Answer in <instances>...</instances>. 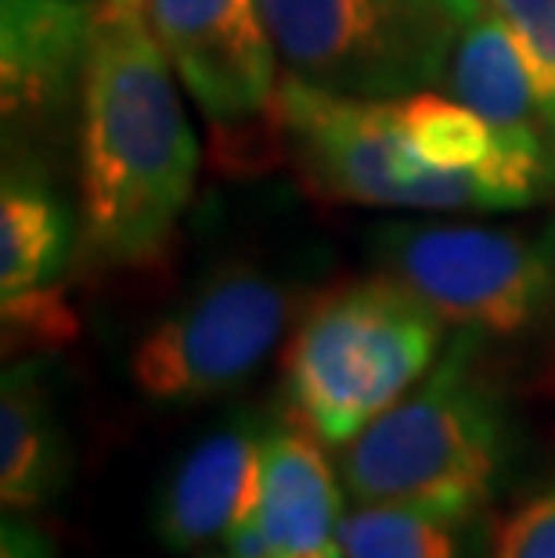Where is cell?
Listing matches in <instances>:
<instances>
[{"instance_id": "obj_16", "label": "cell", "mask_w": 555, "mask_h": 558, "mask_svg": "<svg viewBox=\"0 0 555 558\" xmlns=\"http://www.w3.org/2000/svg\"><path fill=\"white\" fill-rule=\"evenodd\" d=\"M4 350H55L73 342L76 336V311L69 306L62 284L47 289L4 295Z\"/></svg>"}, {"instance_id": "obj_18", "label": "cell", "mask_w": 555, "mask_h": 558, "mask_svg": "<svg viewBox=\"0 0 555 558\" xmlns=\"http://www.w3.org/2000/svg\"><path fill=\"white\" fill-rule=\"evenodd\" d=\"M491 558H555V472L498 526Z\"/></svg>"}, {"instance_id": "obj_20", "label": "cell", "mask_w": 555, "mask_h": 558, "mask_svg": "<svg viewBox=\"0 0 555 558\" xmlns=\"http://www.w3.org/2000/svg\"><path fill=\"white\" fill-rule=\"evenodd\" d=\"M105 4H126V8H141L145 0H105Z\"/></svg>"}, {"instance_id": "obj_4", "label": "cell", "mask_w": 555, "mask_h": 558, "mask_svg": "<svg viewBox=\"0 0 555 558\" xmlns=\"http://www.w3.org/2000/svg\"><path fill=\"white\" fill-rule=\"evenodd\" d=\"M281 159L317 198L408 213H519L523 202L480 170H436L411 148L397 98H350L281 73Z\"/></svg>"}, {"instance_id": "obj_21", "label": "cell", "mask_w": 555, "mask_h": 558, "mask_svg": "<svg viewBox=\"0 0 555 558\" xmlns=\"http://www.w3.org/2000/svg\"><path fill=\"white\" fill-rule=\"evenodd\" d=\"M228 558H234V555H228Z\"/></svg>"}, {"instance_id": "obj_7", "label": "cell", "mask_w": 555, "mask_h": 558, "mask_svg": "<svg viewBox=\"0 0 555 558\" xmlns=\"http://www.w3.org/2000/svg\"><path fill=\"white\" fill-rule=\"evenodd\" d=\"M278 62L350 98L441 87L458 0H260Z\"/></svg>"}, {"instance_id": "obj_5", "label": "cell", "mask_w": 555, "mask_h": 558, "mask_svg": "<svg viewBox=\"0 0 555 558\" xmlns=\"http://www.w3.org/2000/svg\"><path fill=\"white\" fill-rule=\"evenodd\" d=\"M369 256L444 325L483 339L523 336L555 311V220H394L369 234Z\"/></svg>"}, {"instance_id": "obj_2", "label": "cell", "mask_w": 555, "mask_h": 558, "mask_svg": "<svg viewBox=\"0 0 555 558\" xmlns=\"http://www.w3.org/2000/svg\"><path fill=\"white\" fill-rule=\"evenodd\" d=\"M476 331H458L415 389L353 436L339 480L358 505H405L469 522L498 490L509 458V408L480 361Z\"/></svg>"}, {"instance_id": "obj_3", "label": "cell", "mask_w": 555, "mask_h": 558, "mask_svg": "<svg viewBox=\"0 0 555 558\" xmlns=\"http://www.w3.org/2000/svg\"><path fill=\"white\" fill-rule=\"evenodd\" d=\"M441 342L444 317L383 270L333 284L303 306L281 350L289 418L347 447L430 375Z\"/></svg>"}, {"instance_id": "obj_19", "label": "cell", "mask_w": 555, "mask_h": 558, "mask_svg": "<svg viewBox=\"0 0 555 558\" xmlns=\"http://www.w3.org/2000/svg\"><path fill=\"white\" fill-rule=\"evenodd\" d=\"M0 558H58V544L40 522L22 512H4L0 526Z\"/></svg>"}, {"instance_id": "obj_13", "label": "cell", "mask_w": 555, "mask_h": 558, "mask_svg": "<svg viewBox=\"0 0 555 558\" xmlns=\"http://www.w3.org/2000/svg\"><path fill=\"white\" fill-rule=\"evenodd\" d=\"M73 447L44 357H22L0 378V501L4 512H44L65 494Z\"/></svg>"}, {"instance_id": "obj_15", "label": "cell", "mask_w": 555, "mask_h": 558, "mask_svg": "<svg viewBox=\"0 0 555 558\" xmlns=\"http://www.w3.org/2000/svg\"><path fill=\"white\" fill-rule=\"evenodd\" d=\"M466 522L405 505H358L339 522L342 558H466Z\"/></svg>"}, {"instance_id": "obj_8", "label": "cell", "mask_w": 555, "mask_h": 558, "mask_svg": "<svg viewBox=\"0 0 555 558\" xmlns=\"http://www.w3.org/2000/svg\"><path fill=\"white\" fill-rule=\"evenodd\" d=\"M145 15L177 80L224 137L278 145L281 62L260 0H145Z\"/></svg>"}, {"instance_id": "obj_10", "label": "cell", "mask_w": 555, "mask_h": 558, "mask_svg": "<svg viewBox=\"0 0 555 558\" xmlns=\"http://www.w3.org/2000/svg\"><path fill=\"white\" fill-rule=\"evenodd\" d=\"M441 90L476 109L509 151L555 173V126L519 37L494 0H458Z\"/></svg>"}, {"instance_id": "obj_6", "label": "cell", "mask_w": 555, "mask_h": 558, "mask_svg": "<svg viewBox=\"0 0 555 558\" xmlns=\"http://www.w3.org/2000/svg\"><path fill=\"white\" fill-rule=\"evenodd\" d=\"M297 284L231 259L206 270L130 350V383L159 408L203 403L256 375L300 317Z\"/></svg>"}, {"instance_id": "obj_9", "label": "cell", "mask_w": 555, "mask_h": 558, "mask_svg": "<svg viewBox=\"0 0 555 558\" xmlns=\"http://www.w3.org/2000/svg\"><path fill=\"white\" fill-rule=\"evenodd\" d=\"M94 0H0V112L4 130L29 134L84 94Z\"/></svg>"}, {"instance_id": "obj_11", "label": "cell", "mask_w": 555, "mask_h": 558, "mask_svg": "<svg viewBox=\"0 0 555 558\" xmlns=\"http://www.w3.org/2000/svg\"><path fill=\"white\" fill-rule=\"evenodd\" d=\"M267 425L234 418L206 433L173 461L156 494V537L173 555L224 541L253 512L260 483V439Z\"/></svg>"}, {"instance_id": "obj_1", "label": "cell", "mask_w": 555, "mask_h": 558, "mask_svg": "<svg viewBox=\"0 0 555 558\" xmlns=\"http://www.w3.org/2000/svg\"><path fill=\"white\" fill-rule=\"evenodd\" d=\"M148 15L98 4L80 94V242L98 267L167 253L198 181V141Z\"/></svg>"}, {"instance_id": "obj_17", "label": "cell", "mask_w": 555, "mask_h": 558, "mask_svg": "<svg viewBox=\"0 0 555 558\" xmlns=\"http://www.w3.org/2000/svg\"><path fill=\"white\" fill-rule=\"evenodd\" d=\"M519 37L530 76L555 126V0H494Z\"/></svg>"}, {"instance_id": "obj_12", "label": "cell", "mask_w": 555, "mask_h": 558, "mask_svg": "<svg viewBox=\"0 0 555 558\" xmlns=\"http://www.w3.org/2000/svg\"><path fill=\"white\" fill-rule=\"evenodd\" d=\"M245 522L264 533L275 558L322 551L339 541L342 480L328 465L325 444L297 418L264 429L256 501Z\"/></svg>"}, {"instance_id": "obj_14", "label": "cell", "mask_w": 555, "mask_h": 558, "mask_svg": "<svg viewBox=\"0 0 555 558\" xmlns=\"http://www.w3.org/2000/svg\"><path fill=\"white\" fill-rule=\"evenodd\" d=\"M73 220L40 177L4 173L0 192V295L58 284L73 259Z\"/></svg>"}]
</instances>
